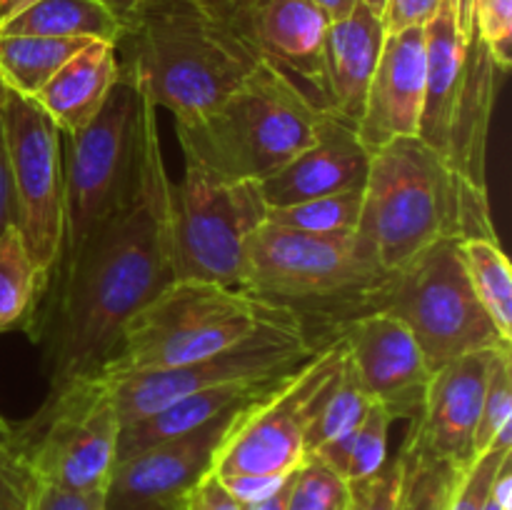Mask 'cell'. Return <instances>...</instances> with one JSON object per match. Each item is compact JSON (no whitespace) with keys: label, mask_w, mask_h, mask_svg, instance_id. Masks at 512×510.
Listing matches in <instances>:
<instances>
[{"label":"cell","mask_w":512,"mask_h":510,"mask_svg":"<svg viewBox=\"0 0 512 510\" xmlns=\"http://www.w3.org/2000/svg\"><path fill=\"white\" fill-rule=\"evenodd\" d=\"M88 43L93 40L0 35V80L13 93L33 98Z\"/></svg>","instance_id":"26"},{"label":"cell","mask_w":512,"mask_h":510,"mask_svg":"<svg viewBox=\"0 0 512 510\" xmlns=\"http://www.w3.org/2000/svg\"><path fill=\"white\" fill-rule=\"evenodd\" d=\"M48 275L38 268L15 228L0 235V333L33 325L48 290Z\"/></svg>","instance_id":"28"},{"label":"cell","mask_w":512,"mask_h":510,"mask_svg":"<svg viewBox=\"0 0 512 510\" xmlns=\"http://www.w3.org/2000/svg\"><path fill=\"white\" fill-rule=\"evenodd\" d=\"M0 35H45L118 43L120 25L98 0H35L0 28Z\"/></svg>","instance_id":"25"},{"label":"cell","mask_w":512,"mask_h":510,"mask_svg":"<svg viewBox=\"0 0 512 510\" xmlns=\"http://www.w3.org/2000/svg\"><path fill=\"white\" fill-rule=\"evenodd\" d=\"M458 243H435L395 270L383 308L413 333L430 373L475 350L510 348L470 285Z\"/></svg>","instance_id":"10"},{"label":"cell","mask_w":512,"mask_h":510,"mask_svg":"<svg viewBox=\"0 0 512 510\" xmlns=\"http://www.w3.org/2000/svg\"><path fill=\"white\" fill-rule=\"evenodd\" d=\"M358 233L390 270L443 240H498L488 188L460 178L418 135L373 153Z\"/></svg>","instance_id":"3"},{"label":"cell","mask_w":512,"mask_h":510,"mask_svg":"<svg viewBox=\"0 0 512 510\" xmlns=\"http://www.w3.org/2000/svg\"><path fill=\"white\" fill-rule=\"evenodd\" d=\"M360 213H363V190H353V193L305 200L288 208H268V223L315 235L353 233L360 225Z\"/></svg>","instance_id":"32"},{"label":"cell","mask_w":512,"mask_h":510,"mask_svg":"<svg viewBox=\"0 0 512 510\" xmlns=\"http://www.w3.org/2000/svg\"><path fill=\"white\" fill-rule=\"evenodd\" d=\"M345 355L365 393L393 420H415L423 413L430 368L403 320L370 313L353 320L340 335Z\"/></svg>","instance_id":"16"},{"label":"cell","mask_w":512,"mask_h":510,"mask_svg":"<svg viewBox=\"0 0 512 510\" xmlns=\"http://www.w3.org/2000/svg\"><path fill=\"white\" fill-rule=\"evenodd\" d=\"M38 478L13 443H0V510H30Z\"/></svg>","instance_id":"38"},{"label":"cell","mask_w":512,"mask_h":510,"mask_svg":"<svg viewBox=\"0 0 512 510\" xmlns=\"http://www.w3.org/2000/svg\"><path fill=\"white\" fill-rule=\"evenodd\" d=\"M5 93H8V88H5V83H3V80H0V103H3Z\"/></svg>","instance_id":"50"},{"label":"cell","mask_w":512,"mask_h":510,"mask_svg":"<svg viewBox=\"0 0 512 510\" xmlns=\"http://www.w3.org/2000/svg\"><path fill=\"white\" fill-rule=\"evenodd\" d=\"M348 510H398L403 488V458H388L378 473L353 480Z\"/></svg>","instance_id":"36"},{"label":"cell","mask_w":512,"mask_h":510,"mask_svg":"<svg viewBox=\"0 0 512 510\" xmlns=\"http://www.w3.org/2000/svg\"><path fill=\"white\" fill-rule=\"evenodd\" d=\"M150 98L120 73L108 100L78 133L65 135V245L70 258L133 190Z\"/></svg>","instance_id":"7"},{"label":"cell","mask_w":512,"mask_h":510,"mask_svg":"<svg viewBox=\"0 0 512 510\" xmlns=\"http://www.w3.org/2000/svg\"><path fill=\"white\" fill-rule=\"evenodd\" d=\"M315 110L283 75L255 65L218 105L175 123L185 165L218 180L263 183L318 138Z\"/></svg>","instance_id":"5"},{"label":"cell","mask_w":512,"mask_h":510,"mask_svg":"<svg viewBox=\"0 0 512 510\" xmlns=\"http://www.w3.org/2000/svg\"><path fill=\"white\" fill-rule=\"evenodd\" d=\"M115 50L120 73L175 123L218 105L255 68L208 0H140Z\"/></svg>","instance_id":"4"},{"label":"cell","mask_w":512,"mask_h":510,"mask_svg":"<svg viewBox=\"0 0 512 510\" xmlns=\"http://www.w3.org/2000/svg\"><path fill=\"white\" fill-rule=\"evenodd\" d=\"M493 445H512V363L510 348H500L490 363L480 405L478 428H475V458Z\"/></svg>","instance_id":"33"},{"label":"cell","mask_w":512,"mask_h":510,"mask_svg":"<svg viewBox=\"0 0 512 510\" xmlns=\"http://www.w3.org/2000/svg\"><path fill=\"white\" fill-rule=\"evenodd\" d=\"M253 65L283 75L315 110L328 113L323 45L328 15L313 0H208Z\"/></svg>","instance_id":"14"},{"label":"cell","mask_w":512,"mask_h":510,"mask_svg":"<svg viewBox=\"0 0 512 510\" xmlns=\"http://www.w3.org/2000/svg\"><path fill=\"white\" fill-rule=\"evenodd\" d=\"M370 405H373V400L363 390L360 380L355 378L353 368L348 363V355H345V363L340 368L338 378L330 385V390L320 400L318 410H315L313 420H310L308 435H305V450H308V455L323 448V445H328L330 440L340 438L348 430H353L365 418Z\"/></svg>","instance_id":"31"},{"label":"cell","mask_w":512,"mask_h":510,"mask_svg":"<svg viewBox=\"0 0 512 510\" xmlns=\"http://www.w3.org/2000/svg\"><path fill=\"white\" fill-rule=\"evenodd\" d=\"M360 3L365 5V8L373 10L375 15H383V8H385V0H360Z\"/></svg>","instance_id":"49"},{"label":"cell","mask_w":512,"mask_h":510,"mask_svg":"<svg viewBox=\"0 0 512 510\" xmlns=\"http://www.w3.org/2000/svg\"><path fill=\"white\" fill-rule=\"evenodd\" d=\"M120 418L103 378L78 380L13 425V445L38 483L75 493H105L118 460Z\"/></svg>","instance_id":"9"},{"label":"cell","mask_w":512,"mask_h":510,"mask_svg":"<svg viewBox=\"0 0 512 510\" xmlns=\"http://www.w3.org/2000/svg\"><path fill=\"white\" fill-rule=\"evenodd\" d=\"M313 3L328 15V20H340L345 18V15L353 13V8L360 0H313Z\"/></svg>","instance_id":"46"},{"label":"cell","mask_w":512,"mask_h":510,"mask_svg":"<svg viewBox=\"0 0 512 510\" xmlns=\"http://www.w3.org/2000/svg\"><path fill=\"white\" fill-rule=\"evenodd\" d=\"M473 28L480 43L495 60L510 70L512 65V0H475Z\"/></svg>","instance_id":"35"},{"label":"cell","mask_w":512,"mask_h":510,"mask_svg":"<svg viewBox=\"0 0 512 510\" xmlns=\"http://www.w3.org/2000/svg\"><path fill=\"white\" fill-rule=\"evenodd\" d=\"M393 280L358 230L315 235L265 220L245 248L243 293L293 315L318 350L353 320L380 313Z\"/></svg>","instance_id":"2"},{"label":"cell","mask_w":512,"mask_h":510,"mask_svg":"<svg viewBox=\"0 0 512 510\" xmlns=\"http://www.w3.org/2000/svg\"><path fill=\"white\" fill-rule=\"evenodd\" d=\"M443 0H385V8L380 20L385 25V33H398V30L415 28L435 18Z\"/></svg>","instance_id":"39"},{"label":"cell","mask_w":512,"mask_h":510,"mask_svg":"<svg viewBox=\"0 0 512 510\" xmlns=\"http://www.w3.org/2000/svg\"><path fill=\"white\" fill-rule=\"evenodd\" d=\"M268 220L260 183L218 180L185 165L168 190V250L175 280L243 290L245 248Z\"/></svg>","instance_id":"8"},{"label":"cell","mask_w":512,"mask_h":510,"mask_svg":"<svg viewBox=\"0 0 512 510\" xmlns=\"http://www.w3.org/2000/svg\"><path fill=\"white\" fill-rule=\"evenodd\" d=\"M370 158L358 130L328 113L320 120L318 138L263 180L260 193L268 208H288L325 195L365 190Z\"/></svg>","instance_id":"18"},{"label":"cell","mask_w":512,"mask_h":510,"mask_svg":"<svg viewBox=\"0 0 512 510\" xmlns=\"http://www.w3.org/2000/svg\"><path fill=\"white\" fill-rule=\"evenodd\" d=\"M455 3V18H458V28L460 35L465 40L475 33L473 28V8H475V0H453Z\"/></svg>","instance_id":"45"},{"label":"cell","mask_w":512,"mask_h":510,"mask_svg":"<svg viewBox=\"0 0 512 510\" xmlns=\"http://www.w3.org/2000/svg\"><path fill=\"white\" fill-rule=\"evenodd\" d=\"M170 178L150 103L138 178L128 198L60 260L30 333L45 348L48 398L98 378L123 325L173 283L168 250Z\"/></svg>","instance_id":"1"},{"label":"cell","mask_w":512,"mask_h":510,"mask_svg":"<svg viewBox=\"0 0 512 510\" xmlns=\"http://www.w3.org/2000/svg\"><path fill=\"white\" fill-rule=\"evenodd\" d=\"M285 478H288V475H285ZM285 478H268V475H230V478L218 480L240 505H250L273 495L275 490L285 483Z\"/></svg>","instance_id":"41"},{"label":"cell","mask_w":512,"mask_h":510,"mask_svg":"<svg viewBox=\"0 0 512 510\" xmlns=\"http://www.w3.org/2000/svg\"><path fill=\"white\" fill-rule=\"evenodd\" d=\"M15 228V195H13V175H10L8 143H5V125L0 115V235Z\"/></svg>","instance_id":"42"},{"label":"cell","mask_w":512,"mask_h":510,"mask_svg":"<svg viewBox=\"0 0 512 510\" xmlns=\"http://www.w3.org/2000/svg\"><path fill=\"white\" fill-rule=\"evenodd\" d=\"M345 363L343 340L320 348L278 393L248 410L233 428L213 463V475H268L285 478L305 458V435L320 400Z\"/></svg>","instance_id":"13"},{"label":"cell","mask_w":512,"mask_h":510,"mask_svg":"<svg viewBox=\"0 0 512 510\" xmlns=\"http://www.w3.org/2000/svg\"><path fill=\"white\" fill-rule=\"evenodd\" d=\"M380 15L358 3L353 13L330 20L323 45V75L328 93V113L358 128L363 118L365 95L378 68L385 43Z\"/></svg>","instance_id":"21"},{"label":"cell","mask_w":512,"mask_h":510,"mask_svg":"<svg viewBox=\"0 0 512 510\" xmlns=\"http://www.w3.org/2000/svg\"><path fill=\"white\" fill-rule=\"evenodd\" d=\"M315 353L318 348H313V343L305 338L300 325L293 318H283L263 323L253 333L245 335L240 343L208 358L175 365V368L103 380L113 395L120 428H123L198 390L238 383V380L295 373L305 363H310Z\"/></svg>","instance_id":"11"},{"label":"cell","mask_w":512,"mask_h":510,"mask_svg":"<svg viewBox=\"0 0 512 510\" xmlns=\"http://www.w3.org/2000/svg\"><path fill=\"white\" fill-rule=\"evenodd\" d=\"M298 373V370H295ZM295 373L285 375H270V378H255V380H238V383L215 385V388L198 390V393L183 395V398L173 400L170 405L160 408L158 413L148 415L143 420L123 425L118 435V460L130 458V455L140 453V450L150 448L163 440L178 438V435L190 433V430L200 428V425L210 423V420L220 418L225 413H233L238 408H248V405L265 403L273 398Z\"/></svg>","instance_id":"22"},{"label":"cell","mask_w":512,"mask_h":510,"mask_svg":"<svg viewBox=\"0 0 512 510\" xmlns=\"http://www.w3.org/2000/svg\"><path fill=\"white\" fill-rule=\"evenodd\" d=\"M175 510H243V505L225 490L218 475L208 473L183 500Z\"/></svg>","instance_id":"40"},{"label":"cell","mask_w":512,"mask_h":510,"mask_svg":"<svg viewBox=\"0 0 512 510\" xmlns=\"http://www.w3.org/2000/svg\"><path fill=\"white\" fill-rule=\"evenodd\" d=\"M465 273L498 333L512 338V268L500 240L468 238L458 243Z\"/></svg>","instance_id":"29"},{"label":"cell","mask_w":512,"mask_h":510,"mask_svg":"<svg viewBox=\"0 0 512 510\" xmlns=\"http://www.w3.org/2000/svg\"><path fill=\"white\" fill-rule=\"evenodd\" d=\"M283 318L293 315L243 290L173 280L123 325L98 378L113 380L193 363L240 343L263 323Z\"/></svg>","instance_id":"6"},{"label":"cell","mask_w":512,"mask_h":510,"mask_svg":"<svg viewBox=\"0 0 512 510\" xmlns=\"http://www.w3.org/2000/svg\"><path fill=\"white\" fill-rule=\"evenodd\" d=\"M250 408L255 405L220 415L190 433L155 443L115 463L103 495V510L178 508L180 500L213 473L215 455Z\"/></svg>","instance_id":"15"},{"label":"cell","mask_w":512,"mask_h":510,"mask_svg":"<svg viewBox=\"0 0 512 510\" xmlns=\"http://www.w3.org/2000/svg\"><path fill=\"white\" fill-rule=\"evenodd\" d=\"M120 78L118 50L113 43L93 40L73 55L38 93L35 103L65 135L78 133L98 115Z\"/></svg>","instance_id":"23"},{"label":"cell","mask_w":512,"mask_h":510,"mask_svg":"<svg viewBox=\"0 0 512 510\" xmlns=\"http://www.w3.org/2000/svg\"><path fill=\"white\" fill-rule=\"evenodd\" d=\"M105 10L115 18V23L120 25V33H123L125 25L135 18L140 8V0H98Z\"/></svg>","instance_id":"43"},{"label":"cell","mask_w":512,"mask_h":510,"mask_svg":"<svg viewBox=\"0 0 512 510\" xmlns=\"http://www.w3.org/2000/svg\"><path fill=\"white\" fill-rule=\"evenodd\" d=\"M423 100L425 30L415 25L388 33L365 95L363 118L355 128L368 153L373 155L390 140L418 135Z\"/></svg>","instance_id":"17"},{"label":"cell","mask_w":512,"mask_h":510,"mask_svg":"<svg viewBox=\"0 0 512 510\" xmlns=\"http://www.w3.org/2000/svg\"><path fill=\"white\" fill-rule=\"evenodd\" d=\"M510 453L512 445H493L480 458H475V463L460 478L448 510H483L490 488H493L495 473Z\"/></svg>","instance_id":"37"},{"label":"cell","mask_w":512,"mask_h":510,"mask_svg":"<svg viewBox=\"0 0 512 510\" xmlns=\"http://www.w3.org/2000/svg\"><path fill=\"white\" fill-rule=\"evenodd\" d=\"M498 350H475L435 370L430 375L423 413L415 418L430 450L460 470H468L475 463V428L490 363Z\"/></svg>","instance_id":"19"},{"label":"cell","mask_w":512,"mask_h":510,"mask_svg":"<svg viewBox=\"0 0 512 510\" xmlns=\"http://www.w3.org/2000/svg\"><path fill=\"white\" fill-rule=\"evenodd\" d=\"M15 195V230L30 258L53 275L65 245L63 133L33 98L8 90L0 103Z\"/></svg>","instance_id":"12"},{"label":"cell","mask_w":512,"mask_h":510,"mask_svg":"<svg viewBox=\"0 0 512 510\" xmlns=\"http://www.w3.org/2000/svg\"><path fill=\"white\" fill-rule=\"evenodd\" d=\"M350 485L318 455H308L290 478L288 510H348Z\"/></svg>","instance_id":"34"},{"label":"cell","mask_w":512,"mask_h":510,"mask_svg":"<svg viewBox=\"0 0 512 510\" xmlns=\"http://www.w3.org/2000/svg\"><path fill=\"white\" fill-rule=\"evenodd\" d=\"M290 478H293V473L285 478V483L280 485L278 490H275L273 495H268V498L258 500V503H250V505H243V510H288V495H290Z\"/></svg>","instance_id":"44"},{"label":"cell","mask_w":512,"mask_h":510,"mask_svg":"<svg viewBox=\"0 0 512 510\" xmlns=\"http://www.w3.org/2000/svg\"><path fill=\"white\" fill-rule=\"evenodd\" d=\"M505 70L478 40L470 35L465 40L463 78H460L458 98H455L453 120H450L448 160L450 168L478 188H488L485 183V155H488V135L493 123V110L498 95L503 90Z\"/></svg>","instance_id":"20"},{"label":"cell","mask_w":512,"mask_h":510,"mask_svg":"<svg viewBox=\"0 0 512 510\" xmlns=\"http://www.w3.org/2000/svg\"><path fill=\"white\" fill-rule=\"evenodd\" d=\"M390 425H393V418L378 403H373L353 430L330 440L328 445L310 455H318L325 465H330L348 483L368 478L388 463Z\"/></svg>","instance_id":"30"},{"label":"cell","mask_w":512,"mask_h":510,"mask_svg":"<svg viewBox=\"0 0 512 510\" xmlns=\"http://www.w3.org/2000/svg\"><path fill=\"white\" fill-rule=\"evenodd\" d=\"M425 30V100L418 138L445 158L455 98L463 78L465 38L460 35L453 0H443Z\"/></svg>","instance_id":"24"},{"label":"cell","mask_w":512,"mask_h":510,"mask_svg":"<svg viewBox=\"0 0 512 510\" xmlns=\"http://www.w3.org/2000/svg\"><path fill=\"white\" fill-rule=\"evenodd\" d=\"M33 3L35 0H0V28H3L5 23H10L15 15L23 13L25 8H30Z\"/></svg>","instance_id":"47"},{"label":"cell","mask_w":512,"mask_h":510,"mask_svg":"<svg viewBox=\"0 0 512 510\" xmlns=\"http://www.w3.org/2000/svg\"><path fill=\"white\" fill-rule=\"evenodd\" d=\"M398 455L403 458L398 510H448L465 470L433 453L415 420Z\"/></svg>","instance_id":"27"},{"label":"cell","mask_w":512,"mask_h":510,"mask_svg":"<svg viewBox=\"0 0 512 510\" xmlns=\"http://www.w3.org/2000/svg\"><path fill=\"white\" fill-rule=\"evenodd\" d=\"M0 443H13V425L0 415Z\"/></svg>","instance_id":"48"}]
</instances>
